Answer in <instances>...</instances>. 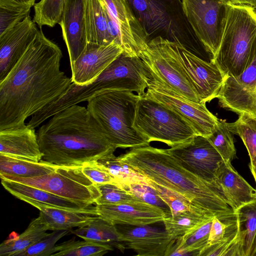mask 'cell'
I'll return each instance as SVG.
<instances>
[{
	"label": "cell",
	"mask_w": 256,
	"mask_h": 256,
	"mask_svg": "<svg viewBox=\"0 0 256 256\" xmlns=\"http://www.w3.org/2000/svg\"><path fill=\"white\" fill-rule=\"evenodd\" d=\"M235 212L238 217L243 256H256V200Z\"/></svg>",
	"instance_id": "f1b7e54d"
},
{
	"label": "cell",
	"mask_w": 256,
	"mask_h": 256,
	"mask_svg": "<svg viewBox=\"0 0 256 256\" xmlns=\"http://www.w3.org/2000/svg\"><path fill=\"white\" fill-rule=\"evenodd\" d=\"M225 120L220 122L214 132L207 138L224 161L232 162L236 156L232 133Z\"/></svg>",
	"instance_id": "d590c367"
},
{
	"label": "cell",
	"mask_w": 256,
	"mask_h": 256,
	"mask_svg": "<svg viewBox=\"0 0 256 256\" xmlns=\"http://www.w3.org/2000/svg\"><path fill=\"white\" fill-rule=\"evenodd\" d=\"M126 0L148 43L160 36L182 46L198 56L203 51L207 52L188 21L180 0Z\"/></svg>",
	"instance_id": "277c9868"
},
{
	"label": "cell",
	"mask_w": 256,
	"mask_h": 256,
	"mask_svg": "<svg viewBox=\"0 0 256 256\" xmlns=\"http://www.w3.org/2000/svg\"><path fill=\"white\" fill-rule=\"evenodd\" d=\"M228 1L232 4L246 5L256 9V0H228Z\"/></svg>",
	"instance_id": "b9f144b4"
},
{
	"label": "cell",
	"mask_w": 256,
	"mask_h": 256,
	"mask_svg": "<svg viewBox=\"0 0 256 256\" xmlns=\"http://www.w3.org/2000/svg\"><path fill=\"white\" fill-rule=\"evenodd\" d=\"M71 232L84 240L109 244L122 252L126 248L116 225L99 216Z\"/></svg>",
	"instance_id": "d4e9b609"
},
{
	"label": "cell",
	"mask_w": 256,
	"mask_h": 256,
	"mask_svg": "<svg viewBox=\"0 0 256 256\" xmlns=\"http://www.w3.org/2000/svg\"><path fill=\"white\" fill-rule=\"evenodd\" d=\"M37 136L42 160L60 166H82L116 150L87 108L78 104L54 114Z\"/></svg>",
	"instance_id": "7a4b0ae2"
},
{
	"label": "cell",
	"mask_w": 256,
	"mask_h": 256,
	"mask_svg": "<svg viewBox=\"0 0 256 256\" xmlns=\"http://www.w3.org/2000/svg\"><path fill=\"white\" fill-rule=\"evenodd\" d=\"M4 188L16 198L26 202L34 200L58 208L74 211L96 210V206L60 197L44 190L12 180L1 179Z\"/></svg>",
	"instance_id": "603a6c76"
},
{
	"label": "cell",
	"mask_w": 256,
	"mask_h": 256,
	"mask_svg": "<svg viewBox=\"0 0 256 256\" xmlns=\"http://www.w3.org/2000/svg\"><path fill=\"white\" fill-rule=\"evenodd\" d=\"M0 178L90 205L101 196L98 186L82 172V166H59L54 172L38 176L22 178L0 174Z\"/></svg>",
	"instance_id": "ba28073f"
},
{
	"label": "cell",
	"mask_w": 256,
	"mask_h": 256,
	"mask_svg": "<svg viewBox=\"0 0 256 256\" xmlns=\"http://www.w3.org/2000/svg\"><path fill=\"white\" fill-rule=\"evenodd\" d=\"M97 186L101 196L95 202L96 205L118 204L140 201L116 184H108Z\"/></svg>",
	"instance_id": "ab89813d"
},
{
	"label": "cell",
	"mask_w": 256,
	"mask_h": 256,
	"mask_svg": "<svg viewBox=\"0 0 256 256\" xmlns=\"http://www.w3.org/2000/svg\"><path fill=\"white\" fill-rule=\"evenodd\" d=\"M38 29L30 16L0 36V82L8 75L36 38Z\"/></svg>",
	"instance_id": "e0dca14e"
},
{
	"label": "cell",
	"mask_w": 256,
	"mask_h": 256,
	"mask_svg": "<svg viewBox=\"0 0 256 256\" xmlns=\"http://www.w3.org/2000/svg\"><path fill=\"white\" fill-rule=\"evenodd\" d=\"M118 230L126 248L138 256H164L174 238L166 230L150 226H132Z\"/></svg>",
	"instance_id": "d6986e66"
},
{
	"label": "cell",
	"mask_w": 256,
	"mask_h": 256,
	"mask_svg": "<svg viewBox=\"0 0 256 256\" xmlns=\"http://www.w3.org/2000/svg\"><path fill=\"white\" fill-rule=\"evenodd\" d=\"M249 168L256 183V166H252L249 164Z\"/></svg>",
	"instance_id": "ee69618b"
},
{
	"label": "cell",
	"mask_w": 256,
	"mask_h": 256,
	"mask_svg": "<svg viewBox=\"0 0 256 256\" xmlns=\"http://www.w3.org/2000/svg\"><path fill=\"white\" fill-rule=\"evenodd\" d=\"M71 230H56L36 242L16 256H52L56 252V243Z\"/></svg>",
	"instance_id": "8d00e7d4"
},
{
	"label": "cell",
	"mask_w": 256,
	"mask_h": 256,
	"mask_svg": "<svg viewBox=\"0 0 256 256\" xmlns=\"http://www.w3.org/2000/svg\"><path fill=\"white\" fill-rule=\"evenodd\" d=\"M0 154L40 161L42 154L34 128L26 124L0 130Z\"/></svg>",
	"instance_id": "44dd1931"
},
{
	"label": "cell",
	"mask_w": 256,
	"mask_h": 256,
	"mask_svg": "<svg viewBox=\"0 0 256 256\" xmlns=\"http://www.w3.org/2000/svg\"></svg>",
	"instance_id": "f6af8a7d"
},
{
	"label": "cell",
	"mask_w": 256,
	"mask_h": 256,
	"mask_svg": "<svg viewBox=\"0 0 256 256\" xmlns=\"http://www.w3.org/2000/svg\"><path fill=\"white\" fill-rule=\"evenodd\" d=\"M48 227L39 216L33 219L20 235L4 240L0 245V256H16L48 235Z\"/></svg>",
	"instance_id": "83f0119b"
},
{
	"label": "cell",
	"mask_w": 256,
	"mask_h": 256,
	"mask_svg": "<svg viewBox=\"0 0 256 256\" xmlns=\"http://www.w3.org/2000/svg\"><path fill=\"white\" fill-rule=\"evenodd\" d=\"M119 158L136 172L179 194L210 214L220 216L234 211L218 185L186 169L167 149L150 146L137 147Z\"/></svg>",
	"instance_id": "3957f363"
},
{
	"label": "cell",
	"mask_w": 256,
	"mask_h": 256,
	"mask_svg": "<svg viewBox=\"0 0 256 256\" xmlns=\"http://www.w3.org/2000/svg\"><path fill=\"white\" fill-rule=\"evenodd\" d=\"M170 44L178 62L200 102L206 103L217 98L226 76L218 66L178 43Z\"/></svg>",
	"instance_id": "7c38bea8"
},
{
	"label": "cell",
	"mask_w": 256,
	"mask_h": 256,
	"mask_svg": "<svg viewBox=\"0 0 256 256\" xmlns=\"http://www.w3.org/2000/svg\"><path fill=\"white\" fill-rule=\"evenodd\" d=\"M133 126L150 142H160L170 147L196 134L192 126L176 113L143 96L138 102Z\"/></svg>",
	"instance_id": "52a82bcc"
},
{
	"label": "cell",
	"mask_w": 256,
	"mask_h": 256,
	"mask_svg": "<svg viewBox=\"0 0 256 256\" xmlns=\"http://www.w3.org/2000/svg\"><path fill=\"white\" fill-rule=\"evenodd\" d=\"M140 96L128 90H114L88 101V110L116 148L149 146L150 142L133 126Z\"/></svg>",
	"instance_id": "5b68a950"
},
{
	"label": "cell",
	"mask_w": 256,
	"mask_h": 256,
	"mask_svg": "<svg viewBox=\"0 0 256 256\" xmlns=\"http://www.w3.org/2000/svg\"><path fill=\"white\" fill-rule=\"evenodd\" d=\"M60 166L41 160L27 159L0 154V174L30 178L54 172Z\"/></svg>",
	"instance_id": "4316f807"
},
{
	"label": "cell",
	"mask_w": 256,
	"mask_h": 256,
	"mask_svg": "<svg viewBox=\"0 0 256 256\" xmlns=\"http://www.w3.org/2000/svg\"><path fill=\"white\" fill-rule=\"evenodd\" d=\"M60 48L41 28L22 58L0 82V130L26 120L62 97L72 83L60 69Z\"/></svg>",
	"instance_id": "6da1fadb"
},
{
	"label": "cell",
	"mask_w": 256,
	"mask_h": 256,
	"mask_svg": "<svg viewBox=\"0 0 256 256\" xmlns=\"http://www.w3.org/2000/svg\"><path fill=\"white\" fill-rule=\"evenodd\" d=\"M224 108L256 118V55L240 76H226L217 96Z\"/></svg>",
	"instance_id": "5bb4252c"
},
{
	"label": "cell",
	"mask_w": 256,
	"mask_h": 256,
	"mask_svg": "<svg viewBox=\"0 0 256 256\" xmlns=\"http://www.w3.org/2000/svg\"><path fill=\"white\" fill-rule=\"evenodd\" d=\"M96 208L98 216L114 225L147 226L163 222L166 217L159 208L142 201L96 205Z\"/></svg>",
	"instance_id": "ac0fdd59"
},
{
	"label": "cell",
	"mask_w": 256,
	"mask_h": 256,
	"mask_svg": "<svg viewBox=\"0 0 256 256\" xmlns=\"http://www.w3.org/2000/svg\"><path fill=\"white\" fill-rule=\"evenodd\" d=\"M84 5L87 42L107 45L114 42L108 32L104 10L100 0H84Z\"/></svg>",
	"instance_id": "484cf974"
},
{
	"label": "cell",
	"mask_w": 256,
	"mask_h": 256,
	"mask_svg": "<svg viewBox=\"0 0 256 256\" xmlns=\"http://www.w3.org/2000/svg\"><path fill=\"white\" fill-rule=\"evenodd\" d=\"M108 244L90 240H76L72 238L56 246V252L52 256H102L114 250Z\"/></svg>",
	"instance_id": "1f68e13d"
},
{
	"label": "cell",
	"mask_w": 256,
	"mask_h": 256,
	"mask_svg": "<svg viewBox=\"0 0 256 256\" xmlns=\"http://www.w3.org/2000/svg\"><path fill=\"white\" fill-rule=\"evenodd\" d=\"M150 186L156 190L160 196L169 206L172 216L187 210L200 209L179 194L160 186L150 180Z\"/></svg>",
	"instance_id": "f35d334b"
},
{
	"label": "cell",
	"mask_w": 256,
	"mask_h": 256,
	"mask_svg": "<svg viewBox=\"0 0 256 256\" xmlns=\"http://www.w3.org/2000/svg\"><path fill=\"white\" fill-rule=\"evenodd\" d=\"M140 58L150 71L178 93L192 102H202L178 62L170 41L160 36L151 40Z\"/></svg>",
	"instance_id": "8fae6325"
},
{
	"label": "cell",
	"mask_w": 256,
	"mask_h": 256,
	"mask_svg": "<svg viewBox=\"0 0 256 256\" xmlns=\"http://www.w3.org/2000/svg\"><path fill=\"white\" fill-rule=\"evenodd\" d=\"M214 216H216L204 210L196 209L166 217L163 222L167 232L172 238H176L198 228Z\"/></svg>",
	"instance_id": "f546056e"
},
{
	"label": "cell",
	"mask_w": 256,
	"mask_h": 256,
	"mask_svg": "<svg viewBox=\"0 0 256 256\" xmlns=\"http://www.w3.org/2000/svg\"><path fill=\"white\" fill-rule=\"evenodd\" d=\"M167 150L186 169L206 182L216 184V173L224 160L207 138L196 134Z\"/></svg>",
	"instance_id": "4fadbf2b"
},
{
	"label": "cell",
	"mask_w": 256,
	"mask_h": 256,
	"mask_svg": "<svg viewBox=\"0 0 256 256\" xmlns=\"http://www.w3.org/2000/svg\"><path fill=\"white\" fill-rule=\"evenodd\" d=\"M226 124L232 132L242 140L250 156V164L256 166V118L240 114L234 122Z\"/></svg>",
	"instance_id": "d6a6232c"
},
{
	"label": "cell",
	"mask_w": 256,
	"mask_h": 256,
	"mask_svg": "<svg viewBox=\"0 0 256 256\" xmlns=\"http://www.w3.org/2000/svg\"><path fill=\"white\" fill-rule=\"evenodd\" d=\"M139 200L162 210L166 217L172 216L170 208L160 196L156 190L150 186L142 184H132L124 188Z\"/></svg>",
	"instance_id": "74e56055"
},
{
	"label": "cell",
	"mask_w": 256,
	"mask_h": 256,
	"mask_svg": "<svg viewBox=\"0 0 256 256\" xmlns=\"http://www.w3.org/2000/svg\"><path fill=\"white\" fill-rule=\"evenodd\" d=\"M27 203L40 210V216L49 230H71L82 226L98 216L96 210L88 211H74L56 208L34 200Z\"/></svg>",
	"instance_id": "cb8c5ba5"
},
{
	"label": "cell",
	"mask_w": 256,
	"mask_h": 256,
	"mask_svg": "<svg viewBox=\"0 0 256 256\" xmlns=\"http://www.w3.org/2000/svg\"><path fill=\"white\" fill-rule=\"evenodd\" d=\"M14 1H16L17 2L30 5L31 6H34L35 4L36 0H14Z\"/></svg>",
	"instance_id": "7bdbcfd3"
},
{
	"label": "cell",
	"mask_w": 256,
	"mask_h": 256,
	"mask_svg": "<svg viewBox=\"0 0 256 256\" xmlns=\"http://www.w3.org/2000/svg\"><path fill=\"white\" fill-rule=\"evenodd\" d=\"M123 52L122 46L114 42L107 45L87 42L70 66L72 82L80 86L90 84Z\"/></svg>",
	"instance_id": "2e32d148"
},
{
	"label": "cell",
	"mask_w": 256,
	"mask_h": 256,
	"mask_svg": "<svg viewBox=\"0 0 256 256\" xmlns=\"http://www.w3.org/2000/svg\"><path fill=\"white\" fill-rule=\"evenodd\" d=\"M256 54V9L228 2L221 42L211 60L226 76H237L250 64Z\"/></svg>",
	"instance_id": "8992f818"
},
{
	"label": "cell",
	"mask_w": 256,
	"mask_h": 256,
	"mask_svg": "<svg viewBox=\"0 0 256 256\" xmlns=\"http://www.w3.org/2000/svg\"><path fill=\"white\" fill-rule=\"evenodd\" d=\"M82 172L96 186L108 184L117 185L108 170L98 160L84 164L82 165Z\"/></svg>",
	"instance_id": "60d3db41"
},
{
	"label": "cell",
	"mask_w": 256,
	"mask_h": 256,
	"mask_svg": "<svg viewBox=\"0 0 256 256\" xmlns=\"http://www.w3.org/2000/svg\"><path fill=\"white\" fill-rule=\"evenodd\" d=\"M184 14L198 38L214 58L228 14V0H182Z\"/></svg>",
	"instance_id": "30bf717a"
},
{
	"label": "cell",
	"mask_w": 256,
	"mask_h": 256,
	"mask_svg": "<svg viewBox=\"0 0 256 256\" xmlns=\"http://www.w3.org/2000/svg\"><path fill=\"white\" fill-rule=\"evenodd\" d=\"M146 68L147 88L142 96L176 113L192 126L196 134L206 138L210 136L218 126L220 120L208 110L206 103L196 102L186 98Z\"/></svg>",
	"instance_id": "9c48e42d"
},
{
	"label": "cell",
	"mask_w": 256,
	"mask_h": 256,
	"mask_svg": "<svg viewBox=\"0 0 256 256\" xmlns=\"http://www.w3.org/2000/svg\"><path fill=\"white\" fill-rule=\"evenodd\" d=\"M214 181L228 205L234 211L256 200V190L238 174L231 162L224 160L220 162L216 173Z\"/></svg>",
	"instance_id": "7402d4cb"
},
{
	"label": "cell",
	"mask_w": 256,
	"mask_h": 256,
	"mask_svg": "<svg viewBox=\"0 0 256 256\" xmlns=\"http://www.w3.org/2000/svg\"><path fill=\"white\" fill-rule=\"evenodd\" d=\"M98 161L108 170L115 178L117 185L122 189L134 184L150 186V179L135 171L114 154L104 156Z\"/></svg>",
	"instance_id": "4dcf8cb0"
},
{
	"label": "cell",
	"mask_w": 256,
	"mask_h": 256,
	"mask_svg": "<svg viewBox=\"0 0 256 256\" xmlns=\"http://www.w3.org/2000/svg\"><path fill=\"white\" fill-rule=\"evenodd\" d=\"M59 24L68 52L71 66L87 44L84 0H66Z\"/></svg>",
	"instance_id": "ffe728a7"
},
{
	"label": "cell",
	"mask_w": 256,
	"mask_h": 256,
	"mask_svg": "<svg viewBox=\"0 0 256 256\" xmlns=\"http://www.w3.org/2000/svg\"><path fill=\"white\" fill-rule=\"evenodd\" d=\"M32 7L14 0H0V36L30 16Z\"/></svg>",
	"instance_id": "836d02e7"
},
{
	"label": "cell",
	"mask_w": 256,
	"mask_h": 256,
	"mask_svg": "<svg viewBox=\"0 0 256 256\" xmlns=\"http://www.w3.org/2000/svg\"><path fill=\"white\" fill-rule=\"evenodd\" d=\"M66 0H40L34 5V22L40 28L54 27L61 21Z\"/></svg>",
	"instance_id": "e575fe53"
},
{
	"label": "cell",
	"mask_w": 256,
	"mask_h": 256,
	"mask_svg": "<svg viewBox=\"0 0 256 256\" xmlns=\"http://www.w3.org/2000/svg\"><path fill=\"white\" fill-rule=\"evenodd\" d=\"M120 34L122 47L126 54L140 58L148 48L144 30L126 0H100Z\"/></svg>",
	"instance_id": "9a60e30c"
}]
</instances>
